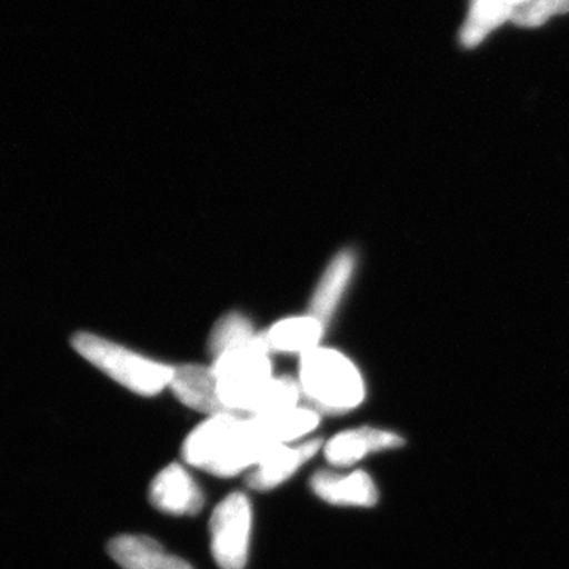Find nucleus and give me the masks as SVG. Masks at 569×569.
<instances>
[{"mask_svg":"<svg viewBox=\"0 0 569 569\" xmlns=\"http://www.w3.org/2000/svg\"><path fill=\"white\" fill-rule=\"evenodd\" d=\"M170 388L183 406L208 415L209 418L231 415L217 395V381L212 367L198 365L174 367Z\"/></svg>","mask_w":569,"mask_h":569,"instance_id":"9","label":"nucleus"},{"mask_svg":"<svg viewBox=\"0 0 569 569\" xmlns=\"http://www.w3.org/2000/svg\"><path fill=\"white\" fill-rule=\"evenodd\" d=\"M211 552L220 569H244L252 535V505L242 492L224 497L209 520Z\"/></svg>","mask_w":569,"mask_h":569,"instance_id":"4","label":"nucleus"},{"mask_svg":"<svg viewBox=\"0 0 569 569\" xmlns=\"http://www.w3.org/2000/svg\"><path fill=\"white\" fill-rule=\"evenodd\" d=\"M515 11V0H470V10L460 31L463 47H478L490 32L512 20Z\"/></svg>","mask_w":569,"mask_h":569,"instance_id":"13","label":"nucleus"},{"mask_svg":"<svg viewBox=\"0 0 569 569\" xmlns=\"http://www.w3.org/2000/svg\"><path fill=\"white\" fill-rule=\"evenodd\" d=\"M149 501L159 511L181 518L198 516L204 507L203 490L179 463H170L153 478Z\"/></svg>","mask_w":569,"mask_h":569,"instance_id":"5","label":"nucleus"},{"mask_svg":"<svg viewBox=\"0 0 569 569\" xmlns=\"http://www.w3.org/2000/svg\"><path fill=\"white\" fill-rule=\"evenodd\" d=\"M299 387L313 410L325 415H343L361 406L366 397L365 380L346 355L317 347L301 355Z\"/></svg>","mask_w":569,"mask_h":569,"instance_id":"2","label":"nucleus"},{"mask_svg":"<svg viewBox=\"0 0 569 569\" xmlns=\"http://www.w3.org/2000/svg\"><path fill=\"white\" fill-rule=\"evenodd\" d=\"M257 337L252 325L246 317L239 316V313H228L213 326L212 335L209 337V353L213 359L219 358L224 351L246 346Z\"/></svg>","mask_w":569,"mask_h":569,"instance_id":"14","label":"nucleus"},{"mask_svg":"<svg viewBox=\"0 0 569 569\" xmlns=\"http://www.w3.org/2000/svg\"><path fill=\"white\" fill-rule=\"evenodd\" d=\"M321 447H323L321 438L305 441L298 447L279 445L247 475V486L257 492L279 488L287 479L293 477L299 468L309 462Z\"/></svg>","mask_w":569,"mask_h":569,"instance_id":"8","label":"nucleus"},{"mask_svg":"<svg viewBox=\"0 0 569 569\" xmlns=\"http://www.w3.org/2000/svg\"><path fill=\"white\" fill-rule=\"evenodd\" d=\"M310 489L318 498L335 507H376L378 489L372 478L362 470L348 475L320 470L310 478Z\"/></svg>","mask_w":569,"mask_h":569,"instance_id":"6","label":"nucleus"},{"mask_svg":"<svg viewBox=\"0 0 569 569\" xmlns=\"http://www.w3.org/2000/svg\"><path fill=\"white\" fill-rule=\"evenodd\" d=\"M355 263L353 252L343 250L326 268L309 306V316L316 318L321 325L326 326L335 316L337 306H339L340 299H342L348 283H350L351 276H353Z\"/></svg>","mask_w":569,"mask_h":569,"instance_id":"11","label":"nucleus"},{"mask_svg":"<svg viewBox=\"0 0 569 569\" xmlns=\"http://www.w3.org/2000/svg\"><path fill=\"white\" fill-rule=\"evenodd\" d=\"M406 440L388 430L359 427L337 433L325 445V458L331 466L347 468L372 452L402 448Z\"/></svg>","mask_w":569,"mask_h":569,"instance_id":"7","label":"nucleus"},{"mask_svg":"<svg viewBox=\"0 0 569 569\" xmlns=\"http://www.w3.org/2000/svg\"><path fill=\"white\" fill-rule=\"evenodd\" d=\"M569 0H530L512 14V21L522 28H538L556 14L568 13Z\"/></svg>","mask_w":569,"mask_h":569,"instance_id":"15","label":"nucleus"},{"mask_svg":"<svg viewBox=\"0 0 569 569\" xmlns=\"http://www.w3.org/2000/svg\"><path fill=\"white\" fill-rule=\"evenodd\" d=\"M530 0H515L516 3V10L519 9V7L526 6V3H529Z\"/></svg>","mask_w":569,"mask_h":569,"instance_id":"16","label":"nucleus"},{"mask_svg":"<svg viewBox=\"0 0 569 569\" xmlns=\"http://www.w3.org/2000/svg\"><path fill=\"white\" fill-rule=\"evenodd\" d=\"M108 553L122 569H193L189 561L167 552L149 537L122 535L108 542Z\"/></svg>","mask_w":569,"mask_h":569,"instance_id":"10","label":"nucleus"},{"mask_svg":"<svg viewBox=\"0 0 569 569\" xmlns=\"http://www.w3.org/2000/svg\"><path fill=\"white\" fill-rule=\"evenodd\" d=\"M276 447L260 419L219 415L189 433L181 455L186 463L213 477L233 478L257 467Z\"/></svg>","mask_w":569,"mask_h":569,"instance_id":"1","label":"nucleus"},{"mask_svg":"<svg viewBox=\"0 0 569 569\" xmlns=\"http://www.w3.org/2000/svg\"><path fill=\"white\" fill-rule=\"evenodd\" d=\"M71 346L82 358L134 395H160L173 380L174 367L152 361L103 337L80 332L73 337Z\"/></svg>","mask_w":569,"mask_h":569,"instance_id":"3","label":"nucleus"},{"mask_svg":"<svg viewBox=\"0 0 569 569\" xmlns=\"http://www.w3.org/2000/svg\"><path fill=\"white\" fill-rule=\"evenodd\" d=\"M325 326L316 318L295 317L272 326L263 340L269 351L305 355L318 347Z\"/></svg>","mask_w":569,"mask_h":569,"instance_id":"12","label":"nucleus"}]
</instances>
